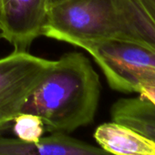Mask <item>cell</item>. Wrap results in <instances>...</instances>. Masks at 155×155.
<instances>
[{
  "instance_id": "1",
  "label": "cell",
  "mask_w": 155,
  "mask_h": 155,
  "mask_svg": "<svg viewBox=\"0 0 155 155\" xmlns=\"http://www.w3.org/2000/svg\"><path fill=\"white\" fill-rule=\"evenodd\" d=\"M100 96V78L89 58L70 52L54 60L21 112L38 116L50 133L68 134L94 120Z\"/></svg>"
},
{
  "instance_id": "2",
  "label": "cell",
  "mask_w": 155,
  "mask_h": 155,
  "mask_svg": "<svg viewBox=\"0 0 155 155\" xmlns=\"http://www.w3.org/2000/svg\"><path fill=\"white\" fill-rule=\"evenodd\" d=\"M43 36L68 44L124 41L155 51V26L137 0H63L48 8Z\"/></svg>"
},
{
  "instance_id": "3",
  "label": "cell",
  "mask_w": 155,
  "mask_h": 155,
  "mask_svg": "<svg viewBox=\"0 0 155 155\" xmlns=\"http://www.w3.org/2000/svg\"><path fill=\"white\" fill-rule=\"evenodd\" d=\"M87 51L102 70L110 87L123 93H137L142 82L155 79V51L116 40H78L71 43Z\"/></svg>"
},
{
  "instance_id": "4",
  "label": "cell",
  "mask_w": 155,
  "mask_h": 155,
  "mask_svg": "<svg viewBox=\"0 0 155 155\" xmlns=\"http://www.w3.org/2000/svg\"><path fill=\"white\" fill-rule=\"evenodd\" d=\"M54 60L14 50L0 58V132L12 125Z\"/></svg>"
},
{
  "instance_id": "5",
  "label": "cell",
  "mask_w": 155,
  "mask_h": 155,
  "mask_svg": "<svg viewBox=\"0 0 155 155\" xmlns=\"http://www.w3.org/2000/svg\"><path fill=\"white\" fill-rule=\"evenodd\" d=\"M48 0H1L0 31L17 51H27L43 29Z\"/></svg>"
},
{
  "instance_id": "6",
  "label": "cell",
  "mask_w": 155,
  "mask_h": 155,
  "mask_svg": "<svg viewBox=\"0 0 155 155\" xmlns=\"http://www.w3.org/2000/svg\"><path fill=\"white\" fill-rule=\"evenodd\" d=\"M0 155H112L100 147L69 137L50 133L37 142L0 135Z\"/></svg>"
},
{
  "instance_id": "7",
  "label": "cell",
  "mask_w": 155,
  "mask_h": 155,
  "mask_svg": "<svg viewBox=\"0 0 155 155\" xmlns=\"http://www.w3.org/2000/svg\"><path fill=\"white\" fill-rule=\"evenodd\" d=\"M100 148L112 155H155V140L123 124L111 121L94 131Z\"/></svg>"
},
{
  "instance_id": "8",
  "label": "cell",
  "mask_w": 155,
  "mask_h": 155,
  "mask_svg": "<svg viewBox=\"0 0 155 155\" xmlns=\"http://www.w3.org/2000/svg\"><path fill=\"white\" fill-rule=\"evenodd\" d=\"M112 121L128 126L155 140V107L138 96L117 101L111 107Z\"/></svg>"
},
{
  "instance_id": "9",
  "label": "cell",
  "mask_w": 155,
  "mask_h": 155,
  "mask_svg": "<svg viewBox=\"0 0 155 155\" xmlns=\"http://www.w3.org/2000/svg\"><path fill=\"white\" fill-rule=\"evenodd\" d=\"M12 126L16 138L28 142L38 141L46 131L38 116L26 112L19 113L13 120Z\"/></svg>"
},
{
  "instance_id": "10",
  "label": "cell",
  "mask_w": 155,
  "mask_h": 155,
  "mask_svg": "<svg viewBox=\"0 0 155 155\" xmlns=\"http://www.w3.org/2000/svg\"><path fill=\"white\" fill-rule=\"evenodd\" d=\"M137 93L139 96L149 101L155 107V79L146 81L140 84Z\"/></svg>"
},
{
  "instance_id": "11",
  "label": "cell",
  "mask_w": 155,
  "mask_h": 155,
  "mask_svg": "<svg viewBox=\"0 0 155 155\" xmlns=\"http://www.w3.org/2000/svg\"><path fill=\"white\" fill-rule=\"evenodd\" d=\"M137 2L155 26V0H137Z\"/></svg>"
},
{
  "instance_id": "12",
  "label": "cell",
  "mask_w": 155,
  "mask_h": 155,
  "mask_svg": "<svg viewBox=\"0 0 155 155\" xmlns=\"http://www.w3.org/2000/svg\"><path fill=\"white\" fill-rule=\"evenodd\" d=\"M61 1H63V0H48V8L49 7L55 5V4H57V3L61 2Z\"/></svg>"
},
{
  "instance_id": "13",
  "label": "cell",
  "mask_w": 155,
  "mask_h": 155,
  "mask_svg": "<svg viewBox=\"0 0 155 155\" xmlns=\"http://www.w3.org/2000/svg\"><path fill=\"white\" fill-rule=\"evenodd\" d=\"M0 6H1V0H0Z\"/></svg>"
}]
</instances>
